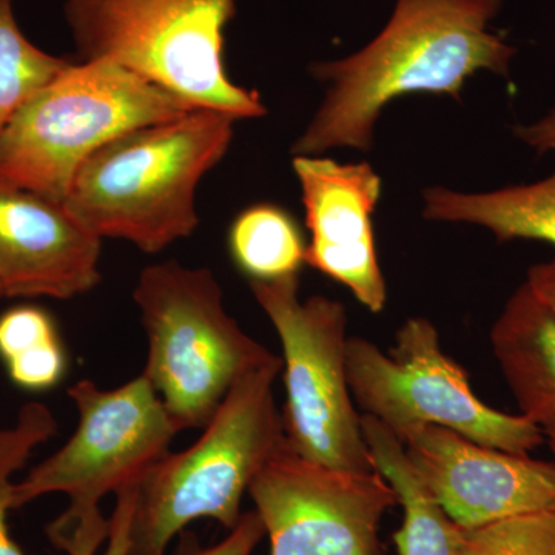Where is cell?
I'll use <instances>...</instances> for the list:
<instances>
[{
    "label": "cell",
    "instance_id": "9c48e42d",
    "mask_svg": "<svg viewBox=\"0 0 555 555\" xmlns=\"http://www.w3.org/2000/svg\"><path fill=\"white\" fill-rule=\"evenodd\" d=\"M250 288L283 346L287 447L331 469H377L347 382L345 306L323 295L301 301L298 275L250 281Z\"/></svg>",
    "mask_w": 555,
    "mask_h": 555
},
{
    "label": "cell",
    "instance_id": "ffe728a7",
    "mask_svg": "<svg viewBox=\"0 0 555 555\" xmlns=\"http://www.w3.org/2000/svg\"><path fill=\"white\" fill-rule=\"evenodd\" d=\"M459 555H555V506L463 528Z\"/></svg>",
    "mask_w": 555,
    "mask_h": 555
},
{
    "label": "cell",
    "instance_id": "5b68a950",
    "mask_svg": "<svg viewBox=\"0 0 555 555\" xmlns=\"http://www.w3.org/2000/svg\"><path fill=\"white\" fill-rule=\"evenodd\" d=\"M195 108L116 62H69L0 137V181L64 203L80 166L102 145Z\"/></svg>",
    "mask_w": 555,
    "mask_h": 555
},
{
    "label": "cell",
    "instance_id": "ba28073f",
    "mask_svg": "<svg viewBox=\"0 0 555 555\" xmlns=\"http://www.w3.org/2000/svg\"><path fill=\"white\" fill-rule=\"evenodd\" d=\"M346 372L361 414L374 416L400 441L420 427L438 426L511 454L531 455L545 443L534 423L477 397L427 318L404 321L387 352L366 338L349 337Z\"/></svg>",
    "mask_w": 555,
    "mask_h": 555
},
{
    "label": "cell",
    "instance_id": "3957f363",
    "mask_svg": "<svg viewBox=\"0 0 555 555\" xmlns=\"http://www.w3.org/2000/svg\"><path fill=\"white\" fill-rule=\"evenodd\" d=\"M281 369L276 356L240 378L203 436L185 451L163 456L139 481L130 555H166L171 540L201 518L229 531L238 524L251 481L286 447L273 392Z\"/></svg>",
    "mask_w": 555,
    "mask_h": 555
},
{
    "label": "cell",
    "instance_id": "52a82bcc",
    "mask_svg": "<svg viewBox=\"0 0 555 555\" xmlns=\"http://www.w3.org/2000/svg\"><path fill=\"white\" fill-rule=\"evenodd\" d=\"M133 299L149 343L142 375L179 433L206 426L240 378L276 357L229 315L211 270L149 266Z\"/></svg>",
    "mask_w": 555,
    "mask_h": 555
},
{
    "label": "cell",
    "instance_id": "6da1fadb",
    "mask_svg": "<svg viewBox=\"0 0 555 555\" xmlns=\"http://www.w3.org/2000/svg\"><path fill=\"white\" fill-rule=\"evenodd\" d=\"M505 0H396L385 28L350 56L318 61L310 75L327 83L295 156L334 149L371 152L383 109L408 94L460 101L480 72L509 79L518 49L491 31Z\"/></svg>",
    "mask_w": 555,
    "mask_h": 555
},
{
    "label": "cell",
    "instance_id": "7402d4cb",
    "mask_svg": "<svg viewBox=\"0 0 555 555\" xmlns=\"http://www.w3.org/2000/svg\"><path fill=\"white\" fill-rule=\"evenodd\" d=\"M5 366L14 385L27 390H46L64 377L67 357L57 338L11 358Z\"/></svg>",
    "mask_w": 555,
    "mask_h": 555
},
{
    "label": "cell",
    "instance_id": "d4e9b609",
    "mask_svg": "<svg viewBox=\"0 0 555 555\" xmlns=\"http://www.w3.org/2000/svg\"><path fill=\"white\" fill-rule=\"evenodd\" d=\"M513 134L539 156L555 152V104L543 118L534 122L516 124Z\"/></svg>",
    "mask_w": 555,
    "mask_h": 555
},
{
    "label": "cell",
    "instance_id": "7a4b0ae2",
    "mask_svg": "<svg viewBox=\"0 0 555 555\" xmlns=\"http://www.w3.org/2000/svg\"><path fill=\"white\" fill-rule=\"evenodd\" d=\"M236 120L199 107L127 131L80 166L64 204L101 240L158 254L198 228L196 189L229 152Z\"/></svg>",
    "mask_w": 555,
    "mask_h": 555
},
{
    "label": "cell",
    "instance_id": "277c9868",
    "mask_svg": "<svg viewBox=\"0 0 555 555\" xmlns=\"http://www.w3.org/2000/svg\"><path fill=\"white\" fill-rule=\"evenodd\" d=\"M68 397L79 412L78 427L60 451L14 483L13 509L43 495H67V509L47 526V537L67 555H96L108 537L102 499L139 485L169 454L179 429L142 374L112 390L79 379Z\"/></svg>",
    "mask_w": 555,
    "mask_h": 555
},
{
    "label": "cell",
    "instance_id": "44dd1931",
    "mask_svg": "<svg viewBox=\"0 0 555 555\" xmlns=\"http://www.w3.org/2000/svg\"><path fill=\"white\" fill-rule=\"evenodd\" d=\"M60 338L53 318L35 306H21L0 317V358L3 363L43 343Z\"/></svg>",
    "mask_w": 555,
    "mask_h": 555
},
{
    "label": "cell",
    "instance_id": "8992f818",
    "mask_svg": "<svg viewBox=\"0 0 555 555\" xmlns=\"http://www.w3.org/2000/svg\"><path fill=\"white\" fill-rule=\"evenodd\" d=\"M238 0H65L82 61H112L192 102L259 118L268 108L225 68V28Z\"/></svg>",
    "mask_w": 555,
    "mask_h": 555
},
{
    "label": "cell",
    "instance_id": "4316f807",
    "mask_svg": "<svg viewBox=\"0 0 555 555\" xmlns=\"http://www.w3.org/2000/svg\"><path fill=\"white\" fill-rule=\"evenodd\" d=\"M545 434V443L550 447L551 452H553L555 459V427H551V429L543 430Z\"/></svg>",
    "mask_w": 555,
    "mask_h": 555
},
{
    "label": "cell",
    "instance_id": "cb8c5ba5",
    "mask_svg": "<svg viewBox=\"0 0 555 555\" xmlns=\"http://www.w3.org/2000/svg\"><path fill=\"white\" fill-rule=\"evenodd\" d=\"M138 485L129 486L116 494V506L108 518L107 550L104 555H130L131 520L137 503Z\"/></svg>",
    "mask_w": 555,
    "mask_h": 555
},
{
    "label": "cell",
    "instance_id": "e0dca14e",
    "mask_svg": "<svg viewBox=\"0 0 555 555\" xmlns=\"http://www.w3.org/2000/svg\"><path fill=\"white\" fill-rule=\"evenodd\" d=\"M229 250L236 268L250 281H275L298 275L308 244L291 211L276 204L259 203L233 219Z\"/></svg>",
    "mask_w": 555,
    "mask_h": 555
},
{
    "label": "cell",
    "instance_id": "ac0fdd59",
    "mask_svg": "<svg viewBox=\"0 0 555 555\" xmlns=\"http://www.w3.org/2000/svg\"><path fill=\"white\" fill-rule=\"evenodd\" d=\"M68 64L40 50L22 33L14 0H0V137L22 105Z\"/></svg>",
    "mask_w": 555,
    "mask_h": 555
},
{
    "label": "cell",
    "instance_id": "5bb4252c",
    "mask_svg": "<svg viewBox=\"0 0 555 555\" xmlns=\"http://www.w3.org/2000/svg\"><path fill=\"white\" fill-rule=\"evenodd\" d=\"M492 352L520 415L555 427V315L524 283L492 324Z\"/></svg>",
    "mask_w": 555,
    "mask_h": 555
},
{
    "label": "cell",
    "instance_id": "30bf717a",
    "mask_svg": "<svg viewBox=\"0 0 555 555\" xmlns=\"http://www.w3.org/2000/svg\"><path fill=\"white\" fill-rule=\"evenodd\" d=\"M270 555H378L383 518L400 505L377 469L349 473L281 449L248 488Z\"/></svg>",
    "mask_w": 555,
    "mask_h": 555
},
{
    "label": "cell",
    "instance_id": "8fae6325",
    "mask_svg": "<svg viewBox=\"0 0 555 555\" xmlns=\"http://www.w3.org/2000/svg\"><path fill=\"white\" fill-rule=\"evenodd\" d=\"M416 476L460 528L555 506V462L425 426L401 441Z\"/></svg>",
    "mask_w": 555,
    "mask_h": 555
},
{
    "label": "cell",
    "instance_id": "83f0119b",
    "mask_svg": "<svg viewBox=\"0 0 555 555\" xmlns=\"http://www.w3.org/2000/svg\"><path fill=\"white\" fill-rule=\"evenodd\" d=\"M2 297H5V295H3V288H2V286H0V298H2Z\"/></svg>",
    "mask_w": 555,
    "mask_h": 555
},
{
    "label": "cell",
    "instance_id": "2e32d148",
    "mask_svg": "<svg viewBox=\"0 0 555 555\" xmlns=\"http://www.w3.org/2000/svg\"><path fill=\"white\" fill-rule=\"evenodd\" d=\"M361 426L375 467L403 507V524L393 535L398 555H459L463 528L427 492L403 443L374 416L361 414Z\"/></svg>",
    "mask_w": 555,
    "mask_h": 555
},
{
    "label": "cell",
    "instance_id": "484cf974",
    "mask_svg": "<svg viewBox=\"0 0 555 555\" xmlns=\"http://www.w3.org/2000/svg\"><path fill=\"white\" fill-rule=\"evenodd\" d=\"M525 283L555 315V258L531 266Z\"/></svg>",
    "mask_w": 555,
    "mask_h": 555
},
{
    "label": "cell",
    "instance_id": "603a6c76",
    "mask_svg": "<svg viewBox=\"0 0 555 555\" xmlns=\"http://www.w3.org/2000/svg\"><path fill=\"white\" fill-rule=\"evenodd\" d=\"M264 537V525L257 511H248L230 529L229 535L214 546L201 545L193 532H181L175 555H251Z\"/></svg>",
    "mask_w": 555,
    "mask_h": 555
},
{
    "label": "cell",
    "instance_id": "7c38bea8",
    "mask_svg": "<svg viewBox=\"0 0 555 555\" xmlns=\"http://www.w3.org/2000/svg\"><path fill=\"white\" fill-rule=\"evenodd\" d=\"M294 171L310 232L306 264L349 288L372 313L383 312L387 287L372 221L382 178L369 163L317 156H295Z\"/></svg>",
    "mask_w": 555,
    "mask_h": 555
},
{
    "label": "cell",
    "instance_id": "4fadbf2b",
    "mask_svg": "<svg viewBox=\"0 0 555 555\" xmlns=\"http://www.w3.org/2000/svg\"><path fill=\"white\" fill-rule=\"evenodd\" d=\"M102 240L62 201L0 181V286L5 297L69 299L101 283Z\"/></svg>",
    "mask_w": 555,
    "mask_h": 555
},
{
    "label": "cell",
    "instance_id": "d6986e66",
    "mask_svg": "<svg viewBox=\"0 0 555 555\" xmlns=\"http://www.w3.org/2000/svg\"><path fill=\"white\" fill-rule=\"evenodd\" d=\"M56 433L57 422L53 412L38 401L22 406L13 426L0 427V555H27L14 542L9 529L13 478L28 462L33 451Z\"/></svg>",
    "mask_w": 555,
    "mask_h": 555
},
{
    "label": "cell",
    "instance_id": "9a60e30c",
    "mask_svg": "<svg viewBox=\"0 0 555 555\" xmlns=\"http://www.w3.org/2000/svg\"><path fill=\"white\" fill-rule=\"evenodd\" d=\"M423 217L478 225L499 243L542 241L555 247V170L531 184L506 185L492 192L463 193L438 185L426 189Z\"/></svg>",
    "mask_w": 555,
    "mask_h": 555
}]
</instances>
